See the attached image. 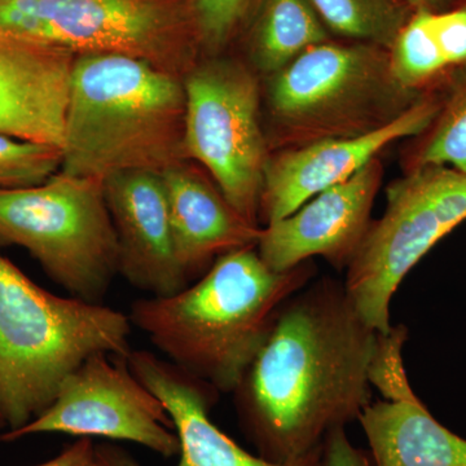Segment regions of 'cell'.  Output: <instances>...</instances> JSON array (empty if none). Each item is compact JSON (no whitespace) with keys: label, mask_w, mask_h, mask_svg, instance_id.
<instances>
[{"label":"cell","mask_w":466,"mask_h":466,"mask_svg":"<svg viewBox=\"0 0 466 466\" xmlns=\"http://www.w3.org/2000/svg\"><path fill=\"white\" fill-rule=\"evenodd\" d=\"M412 156L410 170L447 167L466 174V73L452 85Z\"/></svg>","instance_id":"44dd1931"},{"label":"cell","mask_w":466,"mask_h":466,"mask_svg":"<svg viewBox=\"0 0 466 466\" xmlns=\"http://www.w3.org/2000/svg\"><path fill=\"white\" fill-rule=\"evenodd\" d=\"M9 245L70 296L100 303L119 274L104 180L58 170L39 186L0 191V247Z\"/></svg>","instance_id":"8992f818"},{"label":"cell","mask_w":466,"mask_h":466,"mask_svg":"<svg viewBox=\"0 0 466 466\" xmlns=\"http://www.w3.org/2000/svg\"><path fill=\"white\" fill-rule=\"evenodd\" d=\"M441 104L428 94L372 133L272 152L263 177L259 222L268 226L289 217L319 193L346 182L391 143L421 135L434 121Z\"/></svg>","instance_id":"8fae6325"},{"label":"cell","mask_w":466,"mask_h":466,"mask_svg":"<svg viewBox=\"0 0 466 466\" xmlns=\"http://www.w3.org/2000/svg\"><path fill=\"white\" fill-rule=\"evenodd\" d=\"M76 57L0 33V134L61 149Z\"/></svg>","instance_id":"5bb4252c"},{"label":"cell","mask_w":466,"mask_h":466,"mask_svg":"<svg viewBox=\"0 0 466 466\" xmlns=\"http://www.w3.org/2000/svg\"><path fill=\"white\" fill-rule=\"evenodd\" d=\"M251 0H193L202 48L216 52L235 33Z\"/></svg>","instance_id":"603a6c76"},{"label":"cell","mask_w":466,"mask_h":466,"mask_svg":"<svg viewBox=\"0 0 466 466\" xmlns=\"http://www.w3.org/2000/svg\"><path fill=\"white\" fill-rule=\"evenodd\" d=\"M130 334L128 315L52 294L0 254V412L5 431L41 416L66 377L92 355L127 359Z\"/></svg>","instance_id":"277c9868"},{"label":"cell","mask_w":466,"mask_h":466,"mask_svg":"<svg viewBox=\"0 0 466 466\" xmlns=\"http://www.w3.org/2000/svg\"><path fill=\"white\" fill-rule=\"evenodd\" d=\"M96 451L101 466H142L127 451L115 444H99Z\"/></svg>","instance_id":"484cf974"},{"label":"cell","mask_w":466,"mask_h":466,"mask_svg":"<svg viewBox=\"0 0 466 466\" xmlns=\"http://www.w3.org/2000/svg\"><path fill=\"white\" fill-rule=\"evenodd\" d=\"M379 339L341 281L320 279L287 300L233 391L260 458L296 461L359 420L370 403Z\"/></svg>","instance_id":"6da1fadb"},{"label":"cell","mask_w":466,"mask_h":466,"mask_svg":"<svg viewBox=\"0 0 466 466\" xmlns=\"http://www.w3.org/2000/svg\"><path fill=\"white\" fill-rule=\"evenodd\" d=\"M323 466H376L368 451L350 443L345 428H337L324 441Z\"/></svg>","instance_id":"cb8c5ba5"},{"label":"cell","mask_w":466,"mask_h":466,"mask_svg":"<svg viewBox=\"0 0 466 466\" xmlns=\"http://www.w3.org/2000/svg\"><path fill=\"white\" fill-rule=\"evenodd\" d=\"M389 54L398 84L416 94L465 75L466 3L449 11H413Z\"/></svg>","instance_id":"ac0fdd59"},{"label":"cell","mask_w":466,"mask_h":466,"mask_svg":"<svg viewBox=\"0 0 466 466\" xmlns=\"http://www.w3.org/2000/svg\"><path fill=\"white\" fill-rule=\"evenodd\" d=\"M328 36L309 0H262L249 34L251 66L267 78Z\"/></svg>","instance_id":"d6986e66"},{"label":"cell","mask_w":466,"mask_h":466,"mask_svg":"<svg viewBox=\"0 0 466 466\" xmlns=\"http://www.w3.org/2000/svg\"><path fill=\"white\" fill-rule=\"evenodd\" d=\"M425 95L398 84L386 48L320 43L266 78L269 152L372 133Z\"/></svg>","instance_id":"5b68a950"},{"label":"cell","mask_w":466,"mask_h":466,"mask_svg":"<svg viewBox=\"0 0 466 466\" xmlns=\"http://www.w3.org/2000/svg\"><path fill=\"white\" fill-rule=\"evenodd\" d=\"M182 76L125 55L76 57L60 170L106 179L188 161Z\"/></svg>","instance_id":"3957f363"},{"label":"cell","mask_w":466,"mask_h":466,"mask_svg":"<svg viewBox=\"0 0 466 466\" xmlns=\"http://www.w3.org/2000/svg\"><path fill=\"white\" fill-rule=\"evenodd\" d=\"M406 2L413 8V11H417V9L443 11V7L446 5L447 0H406Z\"/></svg>","instance_id":"4316f807"},{"label":"cell","mask_w":466,"mask_h":466,"mask_svg":"<svg viewBox=\"0 0 466 466\" xmlns=\"http://www.w3.org/2000/svg\"><path fill=\"white\" fill-rule=\"evenodd\" d=\"M388 204L372 220L348 267L345 288L376 332L390 333V302L408 272L466 220V174L447 167L408 171L389 186Z\"/></svg>","instance_id":"ba28073f"},{"label":"cell","mask_w":466,"mask_h":466,"mask_svg":"<svg viewBox=\"0 0 466 466\" xmlns=\"http://www.w3.org/2000/svg\"><path fill=\"white\" fill-rule=\"evenodd\" d=\"M315 274L311 260L272 271L256 248H244L173 296L137 300L128 318L174 366L233 394L287 300Z\"/></svg>","instance_id":"7a4b0ae2"},{"label":"cell","mask_w":466,"mask_h":466,"mask_svg":"<svg viewBox=\"0 0 466 466\" xmlns=\"http://www.w3.org/2000/svg\"><path fill=\"white\" fill-rule=\"evenodd\" d=\"M3 431H7V422H5V417H3L2 412H0V433Z\"/></svg>","instance_id":"83f0119b"},{"label":"cell","mask_w":466,"mask_h":466,"mask_svg":"<svg viewBox=\"0 0 466 466\" xmlns=\"http://www.w3.org/2000/svg\"><path fill=\"white\" fill-rule=\"evenodd\" d=\"M376 466H466V440L444 428L410 383L359 417Z\"/></svg>","instance_id":"e0dca14e"},{"label":"cell","mask_w":466,"mask_h":466,"mask_svg":"<svg viewBox=\"0 0 466 466\" xmlns=\"http://www.w3.org/2000/svg\"><path fill=\"white\" fill-rule=\"evenodd\" d=\"M61 162L57 147L0 134V191L39 186L60 170Z\"/></svg>","instance_id":"7402d4cb"},{"label":"cell","mask_w":466,"mask_h":466,"mask_svg":"<svg viewBox=\"0 0 466 466\" xmlns=\"http://www.w3.org/2000/svg\"><path fill=\"white\" fill-rule=\"evenodd\" d=\"M42 433L133 441L167 459L180 450L162 401L131 372L127 359L108 354L88 358L66 377L41 416L18 431L2 433L0 441Z\"/></svg>","instance_id":"30bf717a"},{"label":"cell","mask_w":466,"mask_h":466,"mask_svg":"<svg viewBox=\"0 0 466 466\" xmlns=\"http://www.w3.org/2000/svg\"><path fill=\"white\" fill-rule=\"evenodd\" d=\"M36 466H101L92 438H78L58 453L56 458Z\"/></svg>","instance_id":"d4e9b609"},{"label":"cell","mask_w":466,"mask_h":466,"mask_svg":"<svg viewBox=\"0 0 466 466\" xmlns=\"http://www.w3.org/2000/svg\"><path fill=\"white\" fill-rule=\"evenodd\" d=\"M325 26L361 43L390 50L412 16L406 0H309Z\"/></svg>","instance_id":"ffe728a7"},{"label":"cell","mask_w":466,"mask_h":466,"mask_svg":"<svg viewBox=\"0 0 466 466\" xmlns=\"http://www.w3.org/2000/svg\"><path fill=\"white\" fill-rule=\"evenodd\" d=\"M383 167L376 157L346 182L330 187L289 217L262 228L256 249L268 268L289 271L314 257L348 269L370 228Z\"/></svg>","instance_id":"7c38bea8"},{"label":"cell","mask_w":466,"mask_h":466,"mask_svg":"<svg viewBox=\"0 0 466 466\" xmlns=\"http://www.w3.org/2000/svg\"><path fill=\"white\" fill-rule=\"evenodd\" d=\"M184 150L201 165L242 217L259 225V202L269 152L258 76L227 58L198 61L183 78Z\"/></svg>","instance_id":"9c48e42d"},{"label":"cell","mask_w":466,"mask_h":466,"mask_svg":"<svg viewBox=\"0 0 466 466\" xmlns=\"http://www.w3.org/2000/svg\"><path fill=\"white\" fill-rule=\"evenodd\" d=\"M0 33L79 55H125L184 78L202 50L193 0H0Z\"/></svg>","instance_id":"52a82bcc"},{"label":"cell","mask_w":466,"mask_h":466,"mask_svg":"<svg viewBox=\"0 0 466 466\" xmlns=\"http://www.w3.org/2000/svg\"><path fill=\"white\" fill-rule=\"evenodd\" d=\"M175 251L188 280L201 278L219 257L256 248L262 228L241 216L192 161L161 174Z\"/></svg>","instance_id":"2e32d148"},{"label":"cell","mask_w":466,"mask_h":466,"mask_svg":"<svg viewBox=\"0 0 466 466\" xmlns=\"http://www.w3.org/2000/svg\"><path fill=\"white\" fill-rule=\"evenodd\" d=\"M127 364L131 372L162 401L173 420L180 444L177 466L324 465V444L305 458L290 462H272L250 455L211 422L208 412L219 395L216 389L144 350H133Z\"/></svg>","instance_id":"9a60e30c"},{"label":"cell","mask_w":466,"mask_h":466,"mask_svg":"<svg viewBox=\"0 0 466 466\" xmlns=\"http://www.w3.org/2000/svg\"><path fill=\"white\" fill-rule=\"evenodd\" d=\"M118 241L119 274L152 297L173 296L191 281L175 251L161 174L131 171L104 179Z\"/></svg>","instance_id":"4fadbf2b"}]
</instances>
